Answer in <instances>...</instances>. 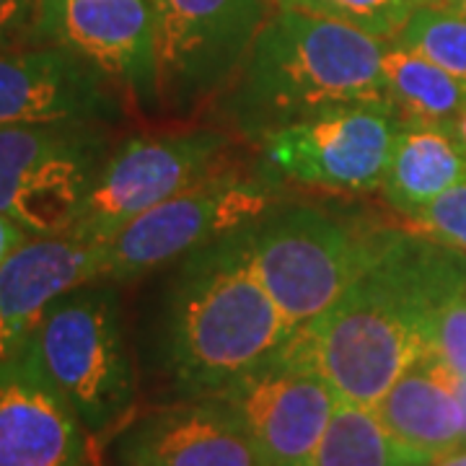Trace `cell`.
Segmentation results:
<instances>
[{
    "label": "cell",
    "mask_w": 466,
    "mask_h": 466,
    "mask_svg": "<svg viewBox=\"0 0 466 466\" xmlns=\"http://www.w3.org/2000/svg\"><path fill=\"white\" fill-rule=\"evenodd\" d=\"M464 288V251L428 233L391 231L376 262L324 314L296 327L278 358L314 370L339 401L376 407L431 352L433 314Z\"/></svg>",
    "instance_id": "1"
},
{
    "label": "cell",
    "mask_w": 466,
    "mask_h": 466,
    "mask_svg": "<svg viewBox=\"0 0 466 466\" xmlns=\"http://www.w3.org/2000/svg\"><path fill=\"white\" fill-rule=\"evenodd\" d=\"M383 45L348 24L275 8L220 109L233 133L262 143L337 106L389 101Z\"/></svg>",
    "instance_id": "2"
},
{
    "label": "cell",
    "mask_w": 466,
    "mask_h": 466,
    "mask_svg": "<svg viewBox=\"0 0 466 466\" xmlns=\"http://www.w3.org/2000/svg\"><path fill=\"white\" fill-rule=\"evenodd\" d=\"M293 327L251 272L238 231L192 251L171 299L168 350L189 394H218L283 348Z\"/></svg>",
    "instance_id": "3"
},
{
    "label": "cell",
    "mask_w": 466,
    "mask_h": 466,
    "mask_svg": "<svg viewBox=\"0 0 466 466\" xmlns=\"http://www.w3.org/2000/svg\"><path fill=\"white\" fill-rule=\"evenodd\" d=\"M389 233L314 205H275L238 228V238L251 272L296 329L339 300L376 262Z\"/></svg>",
    "instance_id": "4"
},
{
    "label": "cell",
    "mask_w": 466,
    "mask_h": 466,
    "mask_svg": "<svg viewBox=\"0 0 466 466\" xmlns=\"http://www.w3.org/2000/svg\"><path fill=\"white\" fill-rule=\"evenodd\" d=\"M29 342L91 441L130 412L135 373L112 285L96 280L55 300Z\"/></svg>",
    "instance_id": "5"
},
{
    "label": "cell",
    "mask_w": 466,
    "mask_h": 466,
    "mask_svg": "<svg viewBox=\"0 0 466 466\" xmlns=\"http://www.w3.org/2000/svg\"><path fill=\"white\" fill-rule=\"evenodd\" d=\"M156 26L158 106L189 115L233 84L275 0H148Z\"/></svg>",
    "instance_id": "6"
},
{
    "label": "cell",
    "mask_w": 466,
    "mask_h": 466,
    "mask_svg": "<svg viewBox=\"0 0 466 466\" xmlns=\"http://www.w3.org/2000/svg\"><path fill=\"white\" fill-rule=\"evenodd\" d=\"M101 130L94 125L0 127V213L32 236L73 231L109 156Z\"/></svg>",
    "instance_id": "7"
},
{
    "label": "cell",
    "mask_w": 466,
    "mask_h": 466,
    "mask_svg": "<svg viewBox=\"0 0 466 466\" xmlns=\"http://www.w3.org/2000/svg\"><path fill=\"white\" fill-rule=\"evenodd\" d=\"M231 148L233 135L220 130L137 135L125 140L101 164L70 236L106 241L150 208L228 171Z\"/></svg>",
    "instance_id": "8"
},
{
    "label": "cell",
    "mask_w": 466,
    "mask_h": 466,
    "mask_svg": "<svg viewBox=\"0 0 466 466\" xmlns=\"http://www.w3.org/2000/svg\"><path fill=\"white\" fill-rule=\"evenodd\" d=\"M275 205H280V195L272 179L241 177L228 168L150 208L101 241L104 280H135L182 254L231 236Z\"/></svg>",
    "instance_id": "9"
},
{
    "label": "cell",
    "mask_w": 466,
    "mask_h": 466,
    "mask_svg": "<svg viewBox=\"0 0 466 466\" xmlns=\"http://www.w3.org/2000/svg\"><path fill=\"white\" fill-rule=\"evenodd\" d=\"M400 130L391 101L337 106L267 135L259 143L267 179L339 192L381 189Z\"/></svg>",
    "instance_id": "10"
},
{
    "label": "cell",
    "mask_w": 466,
    "mask_h": 466,
    "mask_svg": "<svg viewBox=\"0 0 466 466\" xmlns=\"http://www.w3.org/2000/svg\"><path fill=\"white\" fill-rule=\"evenodd\" d=\"M39 45H57L140 106L158 104L156 26L148 0H42Z\"/></svg>",
    "instance_id": "11"
},
{
    "label": "cell",
    "mask_w": 466,
    "mask_h": 466,
    "mask_svg": "<svg viewBox=\"0 0 466 466\" xmlns=\"http://www.w3.org/2000/svg\"><path fill=\"white\" fill-rule=\"evenodd\" d=\"M213 397L231 407L267 466L311 464L339 401L314 370L290 366L278 352Z\"/></svg>",
    "instance_id": "12"
},
{
    "label": "cell",
    "mask_w": 466,
    "mask_h": 466,
    "mask_svg": "<svg viewBox=\"0 0 466 466\" xmlns=\"http://www.w3.org/2000/svg\"><path fill=\"white\" fill-rule=\"evenodd\" d=\"M122 115L116 86L57 45L0 52V127L94 125Z\"/></svg>",
    "instance_id": "13"
},
{
    "label": "cell",
    "mask_w": 466,
    "mask_h": 466,
    "mask_svg": "<svg viewBox=\"0 0 466 466\" xmlns=\"http://www.w3.org/2000/svg\"><path fill=\"white\" fill-rule=\"evenodd\" d=\"M91 435L45 376L32 342L0 360V466H86Z\"/></svg>",
    "instance_id": "14"
},
{
    "label": "cell",
    "mask_w": 466,
    "mask_h": 466,
    "mask_svg": "<svg viewBox=\"0 0 466 466\" xmlns=\"http://www.w3.org/2000/svg\"><path fill=\"white\" fill-rule=\"evenodd\" d=\"M104 280V247L78 236H32L0 265V360L24 348L50 306Z\"/></svg>",
    "instance_id": "15"
},
{
    "label": "cell",
    "mask_w": 466,
    "mask_h": 466,
    "mask_svg": "<svg viewBox=\"0 0 466 466\" xmlns=\"http://www.w3.org/2000/svg\"><path fill=\"white\" fill-rule=\"evenodd\" d=\"M130 466H267L226 401L164 410L127 438Z\"/></svg>",
    "instance_id": "16"
},
{
    "label": "cell",
    "mask_w": 466,
    "mask_h": 466,
    "mask_svg": "<svg viewBox=\"0 0 466 466\" xmlns=\"http://www.w3.org/2000/svg\"><path fill=\"white\" fill-rule=\"evenodd\" d=\"M373 410L391 438L428 464L464 443L451 370L431 352L404 370Z\"/></svg>",
    "instance_id": "17"
},
{
    "label": "cell",
    "mask_w": 466,
    "mask_h": 466,
    "mask_svg": "<svg viewBox=\"0 0 466 466\" xmlns=\"http://www.w3.org/2000/svg\"><path fill=\"white\" fill-rule=\"evenodd\" d=\"M461 182H466V153L449 125L401 119L381 184L389 205L401 216L415 218Z\"/></svg>",
    "instance_id": "18"
},
{
    "label": "cell",
    "mask_w": 466,
    "mask_h": 466,
    "mask_svg": "<svg viewBox=\"0 0 466 466\" xmlns=\"http://www.w3.org/2000/svg\"><path fill=\"white\" fill-rule=\"evenodd\" d=\"M383 84L401 119L451 125L466 106V84L394 39L383 45Z\"/></svg>",
    "instance_id": "19"
},
{
    "label": "cell",
    "mask_w": 466,
    "mask_h": 466,
    "mask_svg": "<svg viewBox=\"0 0 466 466\" xmlns=\"http://www.w3.org/2000/svg\"><path fill=\"white\" fill-rule=\"evenodd\" d=\"M309 466H431L381 425L373 407L337 401Z\"/></svg>",
    "instance_id": "20"
},
{
    "label": "cell",
    "mask_w": 466,
    "mask_h": 466,
    "mask_svg": "<svg viewBox=\"0 0 466 466\" xmlns=\"http://www.w3.org/2000/svg\"><path fill=\"white\" fill-rule=\"evenodd\" d=\"M394 42L428 57L466 84V14L461 11L441 0L420 5L394 36Z\"/></svg>",
    "instance_id": "21"
},
{
    "label": "cell",
    "mask_w": 466,
    "mask_h": 466,
    "mask_svg": "<svg viewBox=\"0 0 466 466\" xmlns=\"http://www.w3.org/2000/svg\"><path fill=\"white\" fill-rule=\"evenodd\" d=\"M428 3L433 0H275V8L303 11L348 24L379 39H394L407 18Z\"/></svg>",
    "instance_id": "22"
},
{
    "label": "cell",
    "mask_w": 466,
    "mask_h": 466,
    "mask_svg": "<svg viewBox=\"0 0 466 466\" xmlns=\"http://www.w3.org/2000/svg\"><path fill=\"white\" fill-rule=\"evenodd\" d=\"M431 355L456 376H466V288L433 314Z\"/></svg>",
    "instance_id": "23"
},
{
    "label": "cell",
    "mask_w": 466,
    "mask_h": 466,
    "mask_svg": "<svg viewBox=\"0 0 466 466\" xmlns=\"http://www.w3.org/2000/svg\"><path fill=\"white\" fill-rule=\"evenodd\" d=\"M412 220L428 236L466 254V182L451 187L446 195L422 208Z\"/></svg>",
    "instance_id": "24"
},
{
    "label": "cell",
    "mask_w": 466,
    "mask_h": 466,
    "mask_svg": "<svg viewBox=\"0 0 466 466\" xmlns=\"http://www.w3.org/2000/svg\"><path fill=\"white\" fill-rule=\"evenodd\" d=\"M39 5L42 0H0V52L39 45Z\"/></svg>",
    "instance_id": "25"
},
{
    "label": "cell",
    "mask_w": 466,
    "mask_h": 466,
    "mask_svg": "<svg viewBox=\"0 0 466 466\" xmlns=\"http://www.w3.org/2000/svg\"><path fill=\"white\" fill-rule=\"evenodd\" d=\"M32 238V233L26 231L24 226H18L14 218H8L5 213H0V265L26 241Z\"/></svg>",
    "instance_id": "26"
},
{
    "label": "cell",
    "mask_w": 466,
    "mask_h": 466,
    "mask_svg": "<svg viewBox=\"0 0 466 466\" xmlns=\"http://www.w3.org/2000/svg\"><path fill=\"white\" fill-rule=\"evenodd\" d=\"M451 386H453V397H456V404H459L461 433H464V443H466V376H456V373H451Z\"/></svg>",
    "instance_id": "27"
},
{
    "label": "cell",
    "mask_w": 466,
    "mask_h": 466,
    "mask_svg": "<svg viewBox=\"0 0 466 466\" xmlns=\"http://www.w3.org/2000/svg\"><path fill=\"white\" fill-rule=\"evenodd\" d=\"M433 466H466V451H451L443 459L433 461Z\"/></svg>",
    "instance_id": "28"
},
{
    "label": "cell",
    "mask_w": 466,
    "mask_h": 466,
    "mask_svg": "<svg viewBox=\"0 0 466 466\" xmlns=\"http://www.w3.org/2000/svg\"><path fill=\"white\" fill-rule=\"evenodd\" d=\"M441 3H446V5H451V8H456V11L466 14V0H441Z\"/></svg>",
    "instance_id": "29"
}]
</instances>
